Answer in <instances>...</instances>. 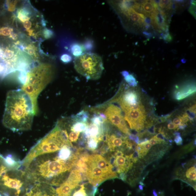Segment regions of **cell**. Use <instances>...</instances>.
<instances>
[{"label":"cell","instance_id":"cell-1","mask_svg":"<svg viewBox=\"0 0 196 196\" xmlns=\"http://www.w3.org/2000/svg\"><path fill=\"white\" fill-rule=\"evenodd\" d=\"M73 167L70 159L64 161L50 153L37 156L23 170L33 183L59 186L65 181V174Z\"/></svg>","mask_w":196,"mask_h":196},{"label":"cell","instance_id":"cell-53","mask_svg":"<svg viewBox=\"0 0 196 196\" xmlns=\"http://www.w3.org/2000/svg\"><path fill=\"white\" fill-rule=\"evenodd\" d=\"M189 110L191 111L196 113V105H194L193 106L190 108Z\"/></svg>","mask_w":196,"mask_h":196},{"label":"cell","instance_id":"cell-24","mask_svg":"<svg viewBox=\"0 0 196 196\" xmlns=\"http://www.w3.org/2000/svg\"><path fill=\"white\" fill-rule=\"evenodd\" d=\"M90 121L92 123L99 126H102L104 124V122H106L96 113L91 118Z\"/></svg>","mask_w":196,"mask_h":196},{"label":"cell","instance_id":"cell-54","mask_svg":"<svg viewBox=\"0 0 196 196\" xmlns=\"http://www.w3.org/2000/svg\"><path fill=\"white\" fill-rule=\"evenodd\" d=\"M152 194L154 196H158L157 191L155 189L153 190V192H152Z\"/></svg>","mask_w":196,"mask_h":196},{"label":"cell","instance_id":"cell-4","mask_svg":"<svg viewBox=\"0 0 196 196\" xmlns=\"http://www.w3.org/2000/svg\"><path fill=\"white\" fill-rule=\"evenodd\" d=\"M54 73V67L48 63L40 64L27 72L26 82L23 85L21 90L30 98L35 115L37 114L38 111L37 98L52 80Z\"/></svg>","mask_w":196,"mask_h":196},{"label":"cell","instance_id":"cell-59","mask_svg":"<svg viewBox=\"0 0 196 196\" xmlns=\"http://www.w3.org/2000/svg\"><path fill=\"white\" fill-rule=\"evenodd\" d=\"M194 145H196V139H195L194 141Z\"/></svg>","mask_w":196,"mask_h":196},{"label":"cell","instance_id":"cell-13","mask_svg":"<svg viewBox=\"0 0 196 196\" xmlns=\"http://www.w3.org/2000/svg\"><path fill=\"white\" fill-rule=\"evenodd\" d=\"M144 15L150 17L156 10L159 9V6L154 1H144L141 4Z\"/></svg>","mask_w":196,"mask_h":196},{"label":"cell","instance_id":"cell-6","mask_svg":"<svg viewBox=\"0 0 196 196\" xmlns=\"http://www.w3.org/2000/svg\"><path fill=\"white\" fill-rule=\"evenodd\" d=\"M87 166L85 175L90 184L94 187L108 179H112L111 175L98 166L88 156L86 162Z\"/></svg>","mask_w":196,"mask_h":196},{"label":"cell","instance_id":"cell-40","mask_svg":"<svg viewBox=\"0 0 196 196\" xmlns=\"http://www.w3.org/2000/svg\"><path fill=\"white\" fill-rule=\"evenodd\" d=\"M174 141L178 145H181L183 144V140L181 136H175Z\"/></svg>","mask_w":196,"mask_h":196},{"label":"cell","instance_id":"cell-50","mask_svg":"<svg viewBox=\"0 0 196 196\" xmlns=\"http://www.w3.org/2000/svg\"><path fill=\"white\" fill-rule=\"evenodd\" d=\"M186 127V125L185 124L181 123L178 126V129L180 130H184L185 128Z\"/></svg>","mask_w":196,"mask_h":196},{"label":"cell","instance_id":"cell-5","mask_svg":"<svg viewBox=\"0 0 196 196\" xmlns=\"http://www.w3.org/2000/svg\"><path fill=\"white\" fill-rule=\"evenodd\" d=\"M74 63L75 70L87 80L99 79L104 69L102 58L94 53H83L75 57Z\"/></svg>","mask_w":196,"mask_h":196},{"label":"cell","instance_id":"cell-35","mask_svg":"<svg viewBox=\"0 0 196 196\" xmlns=\"http://www.w3.org/2000/svg\"><path fill=\"white\" fill-rule=\"evenodd\" d=\"M128 138L130 140H132V141L135 142L136 144H139L140 141L139 137L137 135L130 133L128 134Z\"/></svg>","mask_w":196,"mask_h":196},{"label":"cell","instance_id":"cell-21","mask_svg":"<svg viewBox=\"0 0 196 196\" xmlns=\"http://www.w3.org/2000/svg\"><path fill=\"white\" fill-rule=\"evenodd\" d=\"M71 51L74 56L78 57L83 54V49L81 45L75 44L72 45L71 48Z\"/></svg>","mask_w":196,"mask_h":196},{"label":"cell","instance_id":"cell-28","mask_svg":"<svg viewBox=\"0 0 196 196\" xmlns=\"http://www.w3.org/2000/svg\"><path fill=\"white\" fill-rule=\"evenodd\" d=\"M25 51L28 54L30 55L32 57L37 56L36 48L34 45H29L25 48Z\"/></svg>","mask_w":196,"mask_h":196},{"label":"cell","instance_id":"cell-43","mask_svg":"<svg viewBox=\"0 0 196 196\" xmlns=\"http://www.w3.org/2000/svg\"><path fill=\"white\" fill-rule=\"evenodd\" d=\"M25 29H27L28 30H30V28L32 27V23L30 21H27L24 22L23 23Z\"/></svg>","mask_w":196,"mask_h":196},{"label":"cell","instance_id":"cell-32","mask_svg":"<svg viewBox=\"0 0 196 196\" xmlns=\"http://www.w3.org/2000/svg\"><path fill=\"white\" fill-rule=\"evenodd\" d=\"M27 72L25 71H21L19 74L18 77L19 82L23 85L26 82Z\"/></svg>","mask_w":196,"mask_h":196},{"label":"cell","instance_id":"cell-25","mask_svg":"<svg viewBox=\"0 0 196 196\" xmlns=\"http://www.w3.org/2000/svg\"><path fill=\"white\" fill-rule=\"evenodd\" d=\"M9 170L6 165L5 158L0 155V178Z\"/></svg>","mask_w":196,"mask_h":196},{"label":"cell","instance_id":"cell-38","mask_svg":"<svg viewBox=\"0 0 196 196\" xmlns=\"http://www.w3.org/2000/svg\"><path fill=\"white\" fill-rule=\"evenodd\" d=\"M156 128L155 126L152 125H150L147 127V131L148 134L150 135H154L156 134Z\"/></svg>","mask_w":196,"mask_h":196},{"label":"cell","instance_id":"cell-17","mask_svg":"<svg viewBox=\"0 0 196 196\" xmlns=\"http://www.w3.org/2000/svg\"><path fill=\"white\" fill-rule=\"evenodd\" d=\"M17 17L20 21L24 23L25 21H29L30 19V13L27 9L23 8L18 10Z\"/></svg>","mask_w":196,"mask_h":196},{"label":"cell","instance_id":"cell-42","mask_svg":"<svg viewBox=\"0 0 196 196\" xmlns=\"http://www.w3.org/2000/svg\"><path fill=\"white\" fill-rule=\"evenodd\" d=\"M181 123L185 124L188 121H189V118H188L186 114L185 113L183 114L182 116H181Z\"/></svg>","mask_w":196,"mask_h":196},{"label":"cell","instance_id":"cell-12","mask_svg":"<svg viewBox=\"0 0 196 196\" xmlns=\"http://www.w3.org/2000/svg\"><path fill=\"white\" fill-rule=\"evenodd\" d=\"M78 186L67 179L56 190L57 196H70L73 191L78 187Z\"/></svg>","mask_w":196,"mask_h":196},{"label":"cell","instance_id":"cell-10","mask_svg":"<svg viewBox=\"0 0 196 196\" xmlns=\"http://www.w3.org/2000/svg\"><path fill=\"white\" fill-rule=\"evenodd\" d=\"M124 113V119L127 121L132 129L134 130L136 122L138 121H145V110H129Z\"/></svg>","mask_w":196,"mask_h":196},{"label":"cell","instance_id":"cell-41","mask_svg":"<svg viewBox=\"0 0 196 196\" xmlns=\"http://www.w3.org/2000/svg\"><path fill=\"white\" fill-rule=\"evenodd\" d=\"M173 123L175 126V129L178 128V126L181 123V116H178L177 117L174 118L173 121Z\"/></svg>","mask_w":196,"mask_h":196},{"label":"cell","instance_id":"cell-16","mask_svg":"<svg viewBox=\"0 0 196 196\" xmlns=\"http://www.w3.org/2000/svg\"><path fill=\"white\" fill-rule=\"evenodd\" d=\"M89 119L88 112L84 110L81 111L72 117V119L74 122H82L85 123H86Z\"/></svg>","mask_w":196,"mask_h":196},{"label":"cell","instance_id":"cell-3","mask_svg":"<svg viewBox=\"0 0 196 196\" xmlns=\"http://www.w3.org/2000/svg\"><path fill=\"white\" fill-rule=\"evenodd\" d=\"M66 145L73 146L69 140L67 131L60 128L57 124L50 132L31 148L21 161V167L24 169L37 156L59 151L61 148Z\"/></svg>","mask_w":196,"mask_h":196},{"label":"cell","instance_id":"cell-47","mask_svg":"<svg viewBox=\"0 0 196 196\" xmlns=\"http://www.w3.org/2000/svg\"><path fill=\"white\" fill-rule=\"evenodd\" d=\"M119 179H121L123 181H125L126 179V175L125 173H121L120 174Z\"/></svg>","mask_w":196,"mask_h":196},{"label":"cell","instance_id":"cell-56","mask_svg":"<svg viewBox=\"0 0 196 196\" xmlns=\"http://www.w3.org/2000/svg\"><path fill=\"white\" fill-rule=\"evenodd\" d=\"M186 60L185 58L182 59L181 60V62L183 63H185L186 62Z\"/></svg>","mask_w":196,"mask_h":196},{"label":"cell","instance_id":"cell-48","mask_svg":"<svg viewBox=\"0 0 196 196\" xmlns=\"http://www.w3.org/2000/svg\"><path fill=\"white\" fill-rule=\"evenodd\" d=\"M167 127L170 130L175 129V126L172 122H170L168 124Z\"/></svg>","mask_w":196,"mask_h":196},{"label":"cell","instance_id":"cell-39","mask_svg":"<svg viewBox=\"0 0 196 196\" xmlns=\"http://www.w3.org/2000/svg\"><path fill=\"white\" fill-rule=\"evenodd\" d=\"M162 37L164 40L168 41V42H170L172 40L171 36L170 35L169 32L163 33V34H162Z\"/></svg>","mask_w":196,"mask_h":196},{"label":"cell","instance_id":"cell-37","mask_svg":"<svg viewBox=\"0 0 196 196\" xmlns=\"http://www.w3.org/2000/svg\"><path fill=\"white\" fill-rule=\"evenodd\" d=\"M186 113L189 119L191 121H193L196 118V113L191 111L189 109L186 111Z\"/></svg>","mask_w":196,"mask_h":196},{"label":"cell","instance_id":"cell-20","mask_svg":"<svg viewBox=\"0 0 196 196\" xmlns=\"http://www.w3.org/2000/svg\"><path fill=\"white\" fill-rule=\"evenodd\" d=\"M173 2L171 1H160L158 5L160 9L162 10H170L171 9Z\"/></svg>","mask_w":196,"mask_h":196},{"label":"cell","instance_id":"cell-34","mask_svg":"<svg viewBox=\"0 0 196 196\" xmlns=\"http://www.w3.org/2000/svg\"><path fill=\"white\" fill-rule=\"evenodd\" d=\"M129 156V158L131 161L133 162V163H136L138 161V158L139 157V155L137 151L135 150L133 153L131 154Z\"/></svg>","mask_w":196,"mask_h":196},{"label":"cell","instance_id":"cell-27","mask_svg":"<svg viewBox=\"0 0 196 196\" xmlns=\"http://www.w3.org/2000/svg\"><path fill=\"white\" fill-rule=\"evenodd\" d=\"M159 133L156 136H154L153 137L157 140L158 144H161L162 142H167V140L166 138L164 133L161 130L159 131Z\"/></svg>","mask_w":196,"mask_h":196},{"label":"cell","instance_id":"cell-44","mask_svg":"<svg viewBox=\"0 0 196 196\" xmlns=\"http://www.w3.org/2000/svg\"><path fill=\"white\" fill-rule=\"evenodd\" d=\"M142 33H143V34L148 39L151 38L152 36V35L151 33L148 32L147 31H144L142 32Z\"/></svg>","mask_w":196,"mask_h":196},{"label":"cell","instance_id":"cell-11","mask_svg":"<svg viewBox=\"0 0 196 196\" xmlns=\"http://www.w3.org/2000/svg\"><path fill=\"white\" fill-rule=\"evenodd\" d=\"M196 92V86L194 84H187L179 88L176 86L174 97L176 100H182L194 94Z\"/></svg>","mask_w":196,"mask_h":196},{"label":"cell","instance_id":"cell-33","mask_svg":"<svg viewBox=\"0 0 196 196\" xmlns=\"http://www.w3.org/2000/svg\"><path fill=\"white\" fill-rule=\"evenodd\" d=\"M61 60L63 63H68L71 62L72 60V57L70 55L64 54L61 57Z\"/></svg>","mask_w":196,"mask_h":196},{"label":"cell","instance_id":"cell-55","mask_svg":"<svg viewBox=\"0 0 196 196\" xmlns=\"http://www.w3.org/2000/svg\"><path fill=\"white\" fill-rule=\"evenodd\" d=\"M174 136H181L180 135V133L179 132H174Z\"/></svg>","mask_w":196,"mask_h":196},{"label":"cell","instance_id":"cell-9","mask_svg":"<svg viewBox=\"0 0 196 196\" xmlns=\"http://www.w3.org/2000/svg\"><path fill=\"white\" fill-rule=\"evenodd\" d=\"M104 113L107 120L112 124L119 128L122 120L124 118L119 107L114 105L110 104L105 110Z\"/></svg>","mask_w":196,"mask_h":196},{"label":"cell","instance_id":"cell-46","mask_svg":"<svg viewBox=\"0 0 196 196\" xmlns=\"http://www.w3.org/2000/svg\"><path fill=\"white\" fill-rule=\"evenodd\" d=\"M149 143L152 146L155 145L156 144H158L157 140L153 137L151 139L149 140Z\"/></svg>","mask_w":196,"mask_h":196},{"label":"cell","instance_id":"cell-19","mask_svg":"<svg viewBox=\"0 0 196 196\" xmlns=\"http://www.w3.org/2000/svg\"><path fill=\"white\" fill-rule=\"evenodd\" d=\"M99 142L100 140L98 138H88L86 142V148L91 151H95L98 148Z\"/></svg>","mask_w":196,"mask_h":196},{"label":"cell","instance_id":"cell-58","mask_svg":"<svg viewBox=\"0 0 196 196\" xmlns=\"http://www.w3.org/2000/svg\"><path fill=\"white\" fill-rule=\"evenodd\" d=\"M140 185H142V186H143V187L144 186V184L143 183H142V182L140 181Z\"/></svg>","mask_w":196,"mask_h":196},{"label":"cell","instance_id":"cell-22","mask_svg":"<svg viewBox=\"0 0 196 196\" xmlns=\"http://www.w3.org/2000/svg\"><path fill=\"white\" fill-rule=\"evenodd\" d=\"M186 177L190 179L196 181V171L195 166H193L187 170L186 173Z\"/></svg>","mask_w":196,"mask_h":196},{"label":"cell","instance_id":"cell-57","mask_svg":"<svg viewBox=\"0 0 196 196\" xmlns=\"http://www.w3.org/2000/svg\"><path fill=\"white\" fill-rule=\"evenodd\" d=\"M139 189L140 190H143V187L141 185H139Z\"/></svg>","mask_w":196,"mask_h":196},{"label":"cell","instance_id":"cell-31","mask_svg":"<svg viewBox=\"0 0 196 196\" xmlns=\"http://www.w3.org/2000/svg\"><path fill=\"white\" fill-rule=\"evenodd\" d=\"M13 29L10 28L3 27L0 29V35L4 36H9L12 32Z\"/></svg>","mask_w":196,"mask_h":196},{"label":"cell","instance_id":"cell-2","mask_svg":"<svg viewBox=\"0 0 196 196\" xmlns=\"http://www.w3.org/2000/svg\"><path fill=\"white\" fill-rule=\"evenodd\" d=\"M35 115L32 102L22 90L18 89L8 92L2 123L13 132L31 129Z\"/></svg>","mask_w":196,"mask_h":196},{"label":"cell","instance_id":"cell-52","mask_svg":"<svg viewBox=\"0 0 196 196\" xmlns=\"http://www.w3.org/2000/svg\"><path fill=\"white\" fill-rule=\"evenodd\" d=\"M121 74L122 76H123L124 78L126 77V76H127L129 74L128 71H122Z\"/></svg>","mask_w":196,"mask_h":196},{"label":"cell","instance_id":"cell-51","mask_svg":"<svg viewBox=\"0 0 196 196\" xmlns=\"http://www.w3.org/2000/svg\"><path fill=\"white\" fill-rule=\"evenodd\" d=\"M4 50L3 49L0 47V59L3 58Z\"/></svg>","mask_w":196,"mask_h":196},{"label":"cell","instance_id":"cell-23","mask_svg":"<svg viewBox=\"0 0 196 196\" xmlns=\"http://www.w3.org/2000/svg\"><path fill=\"white\" fill-rule=\"evenodd\" d=\"M124 80L130 86L135 87L137 86L138 82L133 75L129 74L124 78Z\"/></svg>","mask_w":196,"mask_h":196},{"label":"cell","instance_id":"cell-29","mask_svg":"<svg viewBox=\"0 0 196 196\" xmlns=\"http://www.w3.org/2000/svg\"><path fill=\"white\" fill-rule=\"evenodd\" d=\"M80 133L75 132H74L71 131L68 134L69 140L71 142H76L78 140L79 135H80Z\"/></svg>","mask_w":196,"mask_h":196},{"label":"cell","instance_id":"cell-30","mask_svg":"<svg viewBox=\"0 0 196 196\" xmlns=\"http://www.w3.org/2000/svg\"><path fill=\"white\" fill-rule=\"evenodd\" d=\"M43 35L45 39H48L54 36V33L50 29L45 28L43 31Z\"/></svg>","mask_w":196,"mask_h":196},{"label":"cell","instance_id":"cell-8","mask_svg":"<svg viewBox=\"0 0 196 196\" xmlns=\"http://www.w3.org/2000/svg\"><path fill=\"white\" fill-rule=\"evenodd\" d=\"M150 17L152 20L151 25L159 33L169 32L167 16L165 11L159 8Z\"/></svg>","mask_w":196,"mask_h":196},{"label":"cell","instance_id":"cell-14","mask_svg":"<svg viewBox=\"0 0 196 196\" xmlns=\"http://www.w3.org/2000/svg\"><path fill=\"white\" fill-rule=\"evenodd\" d=\"M6 165L9 170H17L21 167V162L17 161L11 155L5 158Z\"/></svg>","mask_w":196,"mask_h":196},{"label":"cell","instance_id":"cell-45","mask_svg":"<svg viewBox=\"0 0 196 196\" xmlns=\"http://www.w3.org/2000/svg\"><path fill=\"white\" fill-rule=\"evenodd\" d=\"M152 145L149 143V142H148V143L144 145L143 146L144 148V149H145L146 151H148L150 148H152Z\"/></svg>","mask_w":196,"mask_h":196},{"label":"cell","instance_id":"cell-7","mask_svg":"<svg viewBox=\"0 0 196 196\" xmlns=\"http://www.w3.org/2000/svg\"><path fill=\"white\" fill-rule=\"evenodd\" d=\"M118 101L124 112L129 110H145L140 100L139 95L135 90H129L126 91Z\"/></svg>","mask_w":196,"mask_h":196},{"label":"cell","instance_id":"cell-15","mask_svg":"<svg viewBox=\"0 0 196 196\" xmlns=\"http://www.w3.org/2000/svg\"><path fill=\"white\" fill-rule=\"evenodd\" d=\"M77 188L74 190V193H73L72 195L71 196H94L97 189V188L94 187L90 194L88 195L87 193L86 189L84 184L80 186L79 189H77Z\"/></svg>","mask_w":196,"mask_h":196},{"label":"cell","instance_id":"cell-26","mask_svg":"<svg viewBox=\"0 0 196 196\" xmlns=\"http://www.w3.org/2000/svg\"><path fill=\"white\" fill-rule=\"evenodd\" d=\"M15 56L14 52L13 50L7 48L4 51L3 59L5 60H8L7 61V62H8L11 59H12L11 60H12Z\"/></svg>","mask_w":196,"mask_h":196},{"label":"cell","instance_id":"cell-18","mask_svg":"<svg viewBox=\"0 0 196 196\" xmlns=\"http://www.w3.org/2000/svg\"><path fill=\"white\" fill-rule=\"evenodd\" d=\"M71 127V131L81 133L84 132L86 129L88 125L85 123L79 122H74Z\"/></svg>","mask_w":196,"mask_h":196},{"label":"cell","instance_id":"cell-36","mask_svg":"<svg viewBox=\"0 0 196 196\" xmlns=\"http://www.w3.org/2000/svg\"><path fill=\"white\" fill-rule=\"evenodd\" d=\"M191 4L189 9V11L196 19V2H191Z\"/></svg>","mask_w":196,"mask_h":196},{"label":"cell","instance_id":"cell-49","mask_svg":"<svg viewBox=\"0 0 196 196\" xmlns=\"http://www.w3.org/2000/svg\"><path fill=\"white\" fill-rule=\"evenodd\" d=\"M114 155L115 156H124V154L122 151L118 150L115 152Z\"/></svg>","mask_w":196,"mask_h":196}]
</instances>
